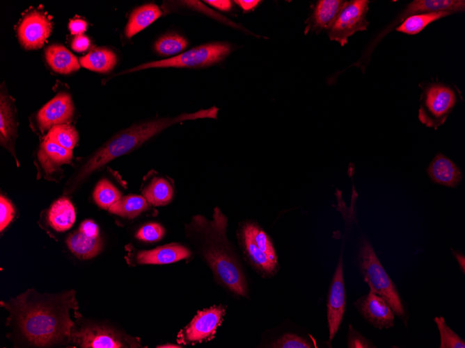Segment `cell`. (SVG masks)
Wrapping results in <instances>:
<instances>
[{
	"instance_id": "cell-1",
	"label": "cell",
	"mask_w": 465,
	"mask_h": 348,
	"mask_svg": "<svg viewBox=\"0 0 465 348\" xmlns=\"http://www.w3.org/2000/svg\"><path fill=\"white\" fill-rule=\"evenodd\" d=\"M74 295V290L40 295L31 289L1 306L9 311L8 325L18 338L27 346L48 347L72 340L70 310L78 309Z\"/></svg>"
},
{
	"instance_id": "cell-2",
	"label": "cell",
	"mask_w": 465,
	"mask_h": 348,
	"mask_svg": "<svg viewBox=\"0 0 465 348\" xmlns=\"http://www.w3.org/2000/svg\"><path fill=\"white\" fill-rule=\"evenodd\" d=\"M219 108L213 106L194 113H183L175 117H164L134 124L116 133L103 145L84 159L68 179L64 194H70L94 172L108 163L140 147L166 129L187 120L216 119Z\"/></svg>"
},
{
	"instance_id": "cell-3",
	"label": "cell",
	"mask_w": 465,
	"mask_h": 348,
	"mask_svg": "<svg viewBox=\"0 0 465 348\" xmlns=\"http://www.w3.org/2000/svg\"><path fill=\"white\" fill-rule=\"evenodd\" d=\"M228 218L218 208L214 209L212 219L194 216L187 229L198 235L203 255L216 280L237 295L246 296L247 283L227 238Z\"/></svg>"
},
{
	"instance_id": "cell-4",
	"label": "cell",
	"mask_w": 465,
	"mask_h": 348,
	"mask_svg": "<svg viewBox=\"0 0 465 348\" xmlns=\"http://www.w3.org/2000/svg\"><path fill=\"white\" fill-rule=\"evenodd\" d=\"M358 260L364 281L370 291L382 297L395 314L403 316L404 308L395 284L365 238L361 241Z\"/></svg>"
},
{
	"instance_id": "cell-5",
	"label": "cell",
	"mask_w": 465,
	"mask_h": 348,
	"mask_svg": "<svg viewBox=\"0 0 465 348\" xmlns=\"http://www.w3.org/2000/svg\"><path fill=\"white\" fill-rule=\"evenodd\" d=\"M226 42H214L195 47L173 58L152 61L123 71L120 74L157 67L200 68L223 60L232 51Z\"/></svg>"
},
{
	"instance_id": "cell-6",
	"label": "cell",
	"mask_w": 465,
	"mask_h": 348,
	"mask_svg": "<svg viewBox=\"0 0 465 348\" xmlns=\"http://www.w3.org/2000/svg\"><path fill=\"white\" fill-rule=\"evenodd\" d=\"M456 103L454 90L444 84L432 83L421 93L418 119L426 126L436 129L444 124Z\"/></svg>"
},
{
	"instance_id": "cell-7",
	"label": "cell",
	"mask_w": 465,
	"mask_h": 348,
	"mask_svg": "<svg viewBox=\"0 0 465 348\" xmlns=\"http://www.w3.org/2000/svg\"><path fill=\"white\" fill-rule=\"evenodd\" d=\"M369 3L368 0L346 1L326 31L329 39L343 47L356 32L366 31L370 25L367 19Z\"/></svg>"
},
{
	"instance_id": "cell-8",
	"label": "cell",
	"mask_w": 465,
	"mask_h": 348,
	"mask_svg": "<svg viewBox=\"0 0 465 348\" xmlns=\"http://www.w3.org/2000/svg\"><path fill=\"white\" fill-rule=\"evenodd\" d=\"M72 342L82 348H122L139 346L137 338L123 335L100 324H86L72 331Z\"/></svg>"
},
{
	"instance_id": "cell-9",
	"label": "cell",
	"mask_w": 465,
	"mask_h": 348,
	"mask_svg": "<svg viewBox=\"0 0 465 348\" xmlns=\"http://www.w3.org/2000/svg\"><path fill=\"white\" fill-rule=\"evenodd\" d=\"M225 313L226 309L222 306H214L198 311L178 333V342L186 345L211 340L214 338Z\"/></svg>"
},
{
	"instance_id": "cell-10",
	"label": "cell",
	"mask_w": 465,
	"mask_h": 348,
	"mask_svg": "<svg viewBox=\"0 0 465 348\" xmlns=\"http://www.w3.org/2000/svg\"><path fill=\"white\" fill-rule=\"evenodd\" d=\"M52 28V23L45 13L31 11L25 15L19 24V41L26 49H39L49 36Z\"/></svg>"
},
{
	"instance_id": "cell-11",
	"label": "cell",
	"mask_w": 465,
	"mask_h": 348,
	"mask_svg": "<svg viewBox=\"0 0 465 348\" xmlns=\"http://www.w3.org/2000/svg\"><path fill=\"white\" fill-rule=\"evenodd\" d=\"M74 112V107L70 95L66 92H59L37 113V126L41 133H45L54 126L68 124L73 117Z\"/></svg>"
},
{
	"instance_id": "cell-12",
	"label": "cell",
	"mask_w": 465,
	"mask_h": 348,
	"mask_svg": "<svg viewBox=\"0 0 465 348\" xmlns=\"http://www.w3.org/2000/svg\"><path fill=\"white\" fill-rule=\"evenodd\" d=\"M346 295L343 276V263L340 255L329 288L327 298V320L329 339L331 340L338 331L345 310Z\"/></svg>"
},
{
	"instance_id": "cell-13",
	"label": "cell",
	"mask_w": 465,
	"mask_h": 348,
	"mask_svg": "<svg viewBox=\"0 0 465 348\" xmlns=\"http://www.w3.org/2000/svg\"><path fill=\"white\" fill-rule=\"evenodd\" d=\"M361 315L372 326L381 329L394 326V313L380 296L370 291L354 303Z\"/></svg>"
},
{
	"instance_id": "cell-14",
	"label": "cell",
	"mask_w": 465,
	"mask_h": 348,
	"mask_svg": "<svg viewBox=\"0 0 465 348\" xmlns=\"http://www.w3.org/2000/svg\"><path fill=\"white\" fill-rule=\"evenodd\" d=\"M190 251L183 245L169 244L150 250L136 251L133 254V263L167 264L187 258Z\"/></svg>"
},
{
	"instance_id": "cell-15",
	"label": "cell",
	"mask_w": 465,
	"mask_h": 348,
	"mask_svg": "<svg viewBox=\"0 0 465 348\" xmlns=\"http://www.w3.org/2000/svg\"><path fill=\"white\" fill-rule=\"evenodd\" d=\"M72 150L65 149L56 142L43 140L37 152V160L43 173L50 176L58 170L62 165L70 164Z\"/></svg>"
},
{
	"instance_id": "cell-16",
	"label": "cell",
	"mask_w": 465,
	"mask_h": 348,
	"mask_svg": "<svg viewBox=\"0 0 465 348\" xmlns=\"http://www.w3.org/2000/svg\"><path fill=\"white\" fill-rule=\"evenodd\" d=\"M17 137L15 109L11 98L3 90L0 97V141L1 144L15 157V140ZM18 163V162H17Z\"/></svg>"
},
{
	"instance_id": "cell-17",
	"label": "cell",
	"mask_w": 465,
	"mask_h": 348,
	"mask_svg": "<svg viewBox=\"0 0 465 348\" xmlns=\"http://www.w3.org/2000/svg\"><path fill=\"white\" fill-rule=\"evenodd\" d=\"M346 1L342 0H320L313 9L309 24L306 30H312L319 33L323 30H328L331 26Z\"/></svg>"
},
{
	"instance_id": "cell-18",
	"label": "cell",
	"mask_w": 465,
	"mask_h": 348,
	"mask_svg": "<svg viewBox=\"0 0 465 348\" xmlns=\"http://www.w3.org/2000/svg\"><path fill=\"white\" fill-rule=\"evenodd\" d=\"M427 173L434 182L448 187L456 186L462 179L459 167L442 154H436L433 158Z\"/></svg>"
},
{
	"instance_id": "cell-19",
	"label": "cell",
	"mask_w": 465,
	"mask_h": 348,
	"mask_svg": "<svg viewBox=\"0 0 465 348\" xmlns=\"http://www.w3.org/2000/svg\"><path fill=\"white\" fill-rule=\"evenodd\" d=\"M240 240L244 251L255 269L265 275H271L276 272L278 265L271 261L256 245L248 222L244 223L242 226Z\"/></svg>"
},
{
	"instance_id": "cell-20",
	"label": "cell",
	"mask_w": 465,
	"mask_h": 348,
	"mask_svg": "<svg viewBox=\"0 0 465 348\" xmlns=\"http://www.w3.org/2000/svg\"><path fill=\"white\" fill-rule=\"evenodd\" d=\"M464 10V0H415L407 6L401 20H404L411 15L424 13L448 11L455 13Z\"/></svg>"
},
{
	"instance_id": "cell-21",
	"label": "cell",
	"mask_w": 465,
	"mask_h": 348,
	"mask_svg": "<svg viewBox=\"0 0 465 348\" xmlns=\"http://www.w3.org/2000/svg\"><path fill=\"white\" fill-rule=\"evenodd\" d=\"M76 219L74 208L72 202L65 197L54 201L47 213V221L50 226L58 232L70 229Z\"/></svg>"
},
{
	"instance_id": "cell-22",
	"label": "cell",
	"mask_w": 465,
	"mask_h": 348,
	"mask_svg": "<svg viewBox=\"0 0 465 348\" xmlns=\"http://www.w3.org/2000/svg\"><path fill=\"white\" fill-rule=\"evenodd\" d=\"M45 55L49 67L58 74H68L79 69V63L75 56L61 44L49 46Z\"/></svg>"
},
{
	"instance_id": "cell-23",
	"label": "cell",
	"mask_w": 465,
	"mask_h": 348,
	"mask_svg": "<svg viewBox=\"0 0 465 348\" xmlns=\"http://www.w3.org/2000/svg\"><path fill=\"white\" fill-rule=\"evenodd\" d=\"M161 14L160 8L154 3H147L137 7L132 12L125 26L126 38H132L154 22Z\"/></svg>"
},
{
	"instance_id": "cell-24",
	"label": "cell",
	"mask_w": 465,
	"mask_h": 348,
	"mask_svg": "<svg viewBox=\"0 0 465 348\" xmlns=\"http://www.w3.org/2000/svg\"><path fill=\"white\" fill-rule=\"evenodd\" d=\"M70 251L78 258L86 260L97 256L102 250L101 238L88 237L79 231L71 233L66 240Z\"/></svg>"
},
{
	"instance_id": "cell-25",
	"label": "cell",
	"mask_w": 465,
	"mask_h": 348,
	"mask_svg": "<svg viewBox=\"0 0 465 348\" xmlns=\"http://www.w3.org/2000/svg\"><path fill=\"white\" fill-rule=\"evenodd\" d=\"M82 67L90 70L107 73L112 70L117 62L115 53L105 47L97 48L79 60Z\"/></svg>"
},
{
	"instance_id": "cell-26",
	"label": "cell",
	"mask_w": 465,
	"mask_h": 348,
	"mask_svg": "<svg viewBox=\"0 0 465 348\" xmlns=\"http://www.w3.org/2000/svg\"><path fill=\"white\" fill-rule=\"evenodd\" d=\"M148 204L143 196L129 194L122 197L109 208V211L123 217L134 219L148 208Z\"/></svg>"
},
{
	"instance_id": "cell-27",
	"label": "cell",
	"mask_w": 465,
	"mask_h": 348,
	"mask_svg": "<svg viewBox=\"0 0 465 348\" xmlns=\"http://www.w3.org/2000/svg\"><path fill=\"white\" fill-rule=\"evenodd\" d=\"M142 194L149 204L164 206L171 201L173 190L167 180L156 177L143 190Z\"/></svg>"
},
{
	"instance_id": "cell-28",
	"label": "cell",
	"mask_w": 465,
	"mask_h": 348,
	"mask_svg": "<svg viewBox=\"0 0 465 348\" xmlns=\"http://www.w3.org/2000/svg\"><path fill=\"white\" fill-rule=\"evenodd\" d=\"M452 14L448 11H438L413 15L407 17L395 30L407 35H416L432 22Z\"/></svg>"
},
{
	"instance_id": "cell-29",
	"label": "cell",
	"mask_w": 465,
	"mask_h": 348,
	"mask_svg": "<svg viewBox=\"0 0 465 348\" xmlns=\"http://www.w3.org/2000/svg\"><path fill=\"white\" fill-rule=\"evenodd\" d=\"M188 44V41L184 36L176 33H168L159 38L154 48L159 55L169 56L180 53Z\"/></svg>"
},
{
	"instance_id": "cell-30",
	"label": "cell",
	"mask_w": 465,
	"mask_h": 348,
	"mask_svg": "<svg viewBox=\"0 0 465 348\" xmlns=\"http://www.w3.org/2000/svg\"><path fill=\"white\" fill-rule=\"evenodd\" d=\"M44 139L53 141L65 149L72 150L79 140V134L74 126L63 124L53 126L48 131Z\"/></svg>"
},
{
	"instance_id": "cell-31",
	"label": "cell",
	"mask_w": 465,
	"mask_h": 348,
	"mask_svg": "<svg viewBox=\"0 0 465 348\" xmlns=\"http://www.w3.org/2000/svg\"><path fill=\"white\" fill-rule=\"evenodd\" d=\"M93 199L103 209H108L122 197L120 192L107 179L100 181L93 191Z\"/></svg>"
},
{
	"instance_id": "cell-32",
	"label": "cell",
	"mask_w": 465,
	"mask_h": 348,
	"mask_svg": "<svg viewBox=\"0 0 465 348\" xmlns=\"http://www.w3.org/2000/svg\"><path fill=\"white\" fill-rule=\"evenodd\" d=\"M248 225L256 245L271 261L278 265V256L269 236L257 224L248 222Z\"/></svg>"
},
{
	"instance_id": "cell-33",
	"label": "cell",
	"mask_w": 465,
	"mask_h": 348,
	"mask_svg": "<svg viewBox=\"0 0 465 348\" xmlns=\"http://www.w3.org/2000/svg\"><path fill=\"white\" fill-rule=\"evenodd\" d=\"M436 322L441 336L440 348H464L465 342L446 323L443 317H436Z\"/></svg>"
},
{
	"instance_id": "cell-34",
	"label": "cell",
	"mask_w": 465,
	"mask_h": 348,
	"mask_svg": "<svg viewBox=\"0 0 465 348\" xmlns=\"http://www.w3.org/2000/svg\"><path fill=\"white\" fill-rule=\"evenodd\" d=\"M165 234L164 228L156 222H150L143 226L136 233L140 240L153 242L160 240Z\"/></svg>"
},
{
	"instance_id": "cell-35",
	"label": "cell",
	"mask_w": 465,
	"mask_h": 348,
	"mask_svg": "<svg viewBox=\"0 0 465 348\" xmlns=\"http://www.w3.org/2000/svg\"><path fill=\"white\" fill-rule=\"evenodd\" d=\"M313 347V345L308 340L292 333L284 334L271 345V347L277 348H310Z\"/></svg>"
},
{
	"instance_id": "cell-36",
	"label": "cell",
	"mask_w": 465,
	"mask_h": 348,
	"mask_svg": "<svg viewBox=\"0 0 465 348\" xmlns=\"http://www.w3.org/2000/svg\"><path fill=\"white\" fill-rule=\"evenodd\" d=\"M15 215L12 203L4 196L0 197V231H2L10 223Z\"/></svg>"
},
{
	"instance_id": "cell-37",
	"label": "cell",
	"mask_w": 465,
	"mask_h": 348,
	"mask_svg": "<svg viewBox=\"0 0 465 348\" xmlns=\"http://www.w3.org/2000/svg\"><path fill=\"white\" fill-rule=\"evenodd\" d=\"M347 346L350 348L375 347L370 340L354 329L351 325L349 326Z\"/></svg>"
},
{
	"instance_id": "cell-38",
	"label": "cell",
	"mask_w": 465,
	"mask_h": 348,
	"mask_svg": "<svg viewBox=\"0 0 465 348\" xmlns=\"http://www.w3.org/2000/svg\"><path fill=\"white\" fill-rule=\"evenodd\" d=\"M79 231L90 238L99 237V227L96 223L91 219H87L81 222Z\"/></svg>"
},
{
	"instance_id": "cell-39",
	"label": "cell",
	"mask_w": 465,
	"mask_h": 348,
	"mask_svg": "<svg viewBox=\"0 0 465 348\" xmlns=\"http://www.w3.org/2000/svg\"><path fill=\"white\" fill-rule=\"evenodd\" d=\"M89 45V39L82 34L75 36L71 44L72 49L77 52L85 51L88 48Z\"/></svg>"
},
{
	"instance_id": "cell-40",
	"label": "cell",
	"mask_w": 465,
	"mask_h": 348,
	"mask_svg": "<svg viewBox=\"0 0 465 348\" xmlns=\"http://www.w3.org/2000/svg\"><path fill=\"white\" fill-rule=\"evenodd\" d=\"M86 22L79 19H72L69 24V29L73 35H81L86 31Z\"/></svg>"
},
{
	"instance_id": "cell-41",
	"label": "cell",
	"mask_w": 465,
	"mask_h": 348,
	"mask_svg": "<svg viewBox=\"0 0 465 348\" xmlns=\"http://www.w3.org/2000/svg\"><path fill=\"white\" fill-rule=\"evenodd\" d=\"M205 2L223 11H229L232 8V2L229 0H207Z\"/></svg>"
},
{
	"instance_id": "cell-42",
	"label": "cell",
	"mask_w": 465,
	"mask_h": 348,
	"mask_svg": "<svg viewBox=\"0 0 465 348\" xmlns=\"http://www.w3.org/2000/svg\"><path fill=\"white\" fill-rule=\"evenodd\" d=\"M244 13L253 10L261 2L258 0H237L234 1Z\"/></svg>"
},
{
	"instance_id": "cell-43",
	"label": "cell",
	"mask_w": 465,
	"mask_h": 348,
	"mask_svg": "<svg viewBox=\"0 0 465 348\" xmlns=\"http://www.w3.org/2000/svg\"><path fill=\"white\" fill-rule=\"evenodd\" d=\"M453 251L454 256H455L457 260L458 261V263L460 266V268L462 269V272L464 273V268H465L464 256L458 251Z\"/></svg>"
},
{
	"instance_id": "cell-44",
	"label": "cell",
	"mask_w": 465,
	"mask_h": 348,
	"mask_svg": "<svg viewBox=\"0 0 465 348\" xmlns=\"http://www.w3.org/2000/svg\"><path fill=\"white\" fill-rule=\"evenodd\" d=\"M157 347H165V348L173 347V348H175V347H180L178 346V345H165L158 346Z\"/></svg>"
}]
</instances>
